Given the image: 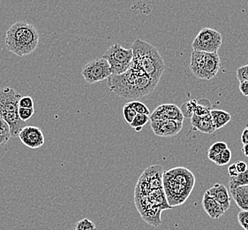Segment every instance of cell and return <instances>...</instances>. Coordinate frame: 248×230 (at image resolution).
Wrapping results in <instances>:
<instances>
[{"mask_svg":"<svg viewBox=\"0 0 248 230\" xmlns=\"http://www.w3.org/2000/svg\"><path fill=\"white\" fill-rule=\"evenodd\" d=\"M109 90L125 100H137L153 93L158 84L142 72L130 66L119 75H110L107 79Z\"/></svg>","mask_w":248,"mask_h":230,"instance_id":"6da1fadb","label":"cell"},{"mask_svg":"<svg viewBox=\"0 0 248 230\" xmlns=\"http://www.w3.org/2000/svg\"><path fill=\"white\" fill-rule=\"evenodd\" d=\"M195 176L186 167H174L163 174V189L170 207L183 205L193 192Z\"/></svg>","mask_w":248,"mask_h":230,"instance_id":"7a4b0ae2","label":"cell"},{"mask_svg":"<svg viewBox=\"0 0 248 230\" xmlns=\"http://www.w3.org/2000/svg\"><path fill=\"white\" fill-rule=\"evenodd\" d=\"M131 49L133 50L131 66L148 75L158 84L164 75L165 63L157 48L146 41L136 39Z\"/></svg>","mask_w":248,"mask_h":230,"instance_id":"3957f363","label":"cell"},{"mask_svg":"<svg viewBox=\"0 0 248 230\" xmlns=\"http://www.w3.org/2000/svg\"><path fill=\"white\" fill-rule=\"evenodd\" d=\"M40 35L35 27L26 21H17L5 33L6 49L19 57L30 55L38 46Z\"/></svg>","mask_w":248,"mask_h":230,"instance_id":"277c9868","label":"cell"},{"mask_svg":"<svg viewBox=\"0 0 248 230\" xmlns=\"http://www.w3.org/2000/svg\"><path fill=\"white\" fill-rule=\"evenodd\" d=\"M221 60L217 52H204L193 50L191 54L190 70L198 79L211 80L217 75Z\"/></svg>","mask_w":248,"mask_h":230,"instance_id":"5b68a950","label":"cell"},{"mask_svg":"<svg viewBox=\"0 0 248 230\" xmlns=\"http://www.w3.org/2000/svg\"><path fill=\"white\" fill-rule=\"evenodd\" d=\"M103 58L108 61L111 75H119L128 70L133 60L132 49H125L114 44L105 51Z\"/></svg>","mask_w":248,"mask_h":230,"instance_id":"8992f818","label":"cell"},{"mask_svg":"<svg viewBox=\"0 0 248 230\" xmlns=\"http://www.w3.org/2000/svg\"><path fill=\"white\" fill-rule=\"evenodd\" d=\"M163 167L154 165L148 167L140 177L135 189V197H145L155 190L163 188Z\"/></svg>","mask_w":248,"mask_h":230,"instance_id":"52a82bcc","label":"cell"},{"mask_svg":"<svg viewBox=\"0 0 248 230\" xmlns=\"http://www.w3.org/2000/svg\"><path fill=\"white\" fill-rule=\"evenodd\" d=\"M223 44V36L217 30L204 28L195 36L192 48L195 51L217 52Z\"/></svg>","mask_w":248,"mask_h":230,"instance_id":"ba28073f","label":"cell"},{"mask_svg":"<svg viewBox=\"0 0 248 230\" xmlns=\"http://www.w3.org/2000/svg\"><path fill=\"white\" fill-rule=\"evenodd\" d=\"M81 75L89 84H93L108 79L111 74L108 61L104 58H101L87 63L82 68Z\"/></svg>","mask_w":248,"mask_h":230,"instance_id":"9c48e42d","label":"cell"},{"mask_svg":"<svg viewBox=\"0 0 248 230\" xmlns=\"http://www.w3.org/2000/svg\"><path fill=\"white\" fill-rule=\"evenodd\" d=\"M134 200L137 210L146 222L154 227L161 225V214L163 211L160 210L153 204H151L146 196L134 197Z\"/></svg>","mask_w":248,"mask_h":230,"instance_id":"30bf717a","label":"cell"},{"mask_svg":"<svg viewBox=\"0 0 248 230\" xmlns=\"http://www.w3.org/2000/svg\"><path fill=\"white\" fill-rule=\"evenodd\" d=\"M21 97L20 93L9 87L0 90V116L18 112L19 101Z\"/></svg>","mask_w":248,"mask_h":230,"instance_id":"8fae6325","label":"cell"},{"mask_svg":"<svg viewBox=\"0 0 248 230\" xmlns=\"http://www.w3.org/2000/svg\"><path fill=\"white\" fill-rule=\"evenodd\" d=\"M18 137L20 142L30 149H38L45 144V135L40 128L34 126H26Z\"/></svg>","mask_w":248,"mask_h":230,"instance_id":"7c38bea8","label":"cell"},{"mask_svg":"<svg viewBox=\"0 0 248 230\" xmlns=\"http://www.w3.org/2000/svg\"><path fill=\"white\" fill-rule=\"evenodd\" d=\"M154 134L160 137H171L178 135L183 128V122L177 120H150Z\"/></svg>","mask_w":248,"mask_h":230,"instance_id":"4fadbf2b","label":"cell"},{"mask_svg":"<svg viewBox=\"0 0 248 230\" xmlns=\"http://www.w3.org/2000/svg\"><path fill=\"white\" fill-rule=\"evenodd\" d=\"M177 120L183 122L180 107L174 104H163L157 106L149 116V120Z\"/></svg>","mask_w":248,"mask_h":230,"instance_id":"5bb4252c","label":"cell"},{"mask_svg":"<svg viewBox=\"0 0 248 230\" xmlns=\"http://www.w3.org/2000/svg\"><path fill=\"white\" fill-rule=\"evenodd\" d=\"M210 197H212L219 205L223 207L225 212L230 209L231 206V196L225 186L221 183H216L213 187L206 191Z\"/></svg>","mask_w":248,"mask_h":230,"instance_id":"9a60e30c","label":"cell"},{"mask_svg":"<svg viewBox=\"0 0 248 230\" xmlns=\"http://www.w3.org/2000/svg\"><path fill=\"white\" fill-rule=\"evenodd\" d=\"M190 119H191V124L193 127V130H196L201 133L209 134V135L216 131V128L210 115L203 116V117L193 115Z\"/></svg>","mask_w":248,"mask_h":230,"instance_id":"2e32d148","label":"cell"},{"mask_svg":"<svg viewBox=\"0 0 248 230\" xmlns=\"http://www.w3.org/2000/svg\"><path fill=\"white\" fill-rule=\"evenodd\" d=\"M202 207L206 214L212 220H218L221 216H223L226 212L223 210V207L219 205L212 197L205 192L202 198Z\"/></svg>","mask_w":248,"mask_h":230,"instance_id":"e0dca14e","label":"cell"},{"mask_svg":"<svg viewBox=\"0 0 248 230\" xmlns=\"http://www.w3.org/2000/svg\"><path fill=\"white\" fill-rule=\"evenodd\" d=\"M229 193L239 209L248 211V185L230 189Z\"/></svg>","mask_w":248,"mask_h":230,"instance_id":"ac0fdd59","label":"cell"},{"mask_svg":"<svg viewBox=\"0 0 248 230\" xmlns=\"http://www.w3.org/2000/svg\"><path fill=\"white\" fill-rule=\"evenodd\" d=\"M146 197H148V199L150 201L151 204H153L155 207H157L161 211L172 209V207H170L167 202L166 196L163 188L151 191Z\"/></svg>","mask_w":248,"mask_h":230,"instance_id":"d6986e66","label":"cell"},{"mask_svg":"<svg viewBox=\"0 0 248 230\" xmlns=\"http://www.w3.org/2000/svg\"><path fill=\"white\" fill-rule=\"evenodd\" d=\"M210 115L213 120L216 130L222 129L226 124H228L232 120V115L226 111L212 109L210 112Z\"/></svg>","mask_w":248,"mask_h":230,"instance_id":"ffe728a7","label":"cell"},{"mask_svg":"<svg viewBox=\"0 0 248 230\" xmlns=\"http://www.w3.org/2000/svg\"><path fill=\"white\" fill-rule=\"evenodd\" d=\"M248 185V167L247 170L238 174L235 177H230L229 180V189L238 188L240 186Z\"/></svg>","mask_w":248,"mask_h":230,"instance_id":"44dd1931","label":"cell"},{"mask_svg":"<svg viewBox=\"0 0 248 230\" xmlns=\"http://www.w3.org/2000/svg\"><path fill=\"white\" fill-rule=\"evenodd\" d=\"M209 160L214 162L216 165H217L218 166L227 165L232 160V150L227 148V149L223 150L220 154H217V155L210 157Z\"/></svg>","mask_w":248,"mask_h":230,"instance_id":"7402d4cb","label":"cell"},{"mask_svg":"<svg viewBox=\"0 0 248 230\" xmlns=\"http://www.w3.org/2000/svg\"><path fill=\"white\" fill-rule=\"evenodd\" d=\"M149 121V115H140L137 114L136 116L134 117V120L132 121V123L130 126L134 129L136 132H140L141 130L143 129L144 126L146 125Z\"/></svg>","mask_w":248,"mask_h":230,"instance_id":"603a6c76","label":"cell"},{"mask_svg":"<svg viewBox=\"0 0 248 230\" xmlns=\"http://www.w3.org/2000/svg\"><path fill=\"white\" fill-rule=\"evenodd\" d=\"M198 101L196 99H191L186 103H184L182 106L180 107V111L183 115L184 118H191L192 115H194V110L196 108Z\"/></svg>","mask_w":248,"mask_h":230,"instance_id":"cb8c5ba5","label":"cell"},{"mask_svg":"<svg viewBox=\"0 0 248 230\" xmlns=\"http://www.w3.org/2000/svg\"><path fill=\"white\" fill-rule=\"evenodd\" d=\"M211 110H212V108L209 105V101L207 102V104H204V103H202V101H199L196 105V108L194 110V115L200 116V117H203V116L210 115Z\"/></svg>","mask_w":248,"mask_h":230,"instance_id":"d4e9b609","label":"cell"},{"mask_svg":"<svg viewBox=\"0 0 248 230\" xmlns=\"http://www.w3.org/2000/svg\"><path fill=\"white\" fill-rule=\"evenodd\" d=\"M75 230H96V226L92 220L85 218L76 222Z\"/></svg>","mask_w":248,"mask_h":230,"instance_id":"484cf974","label":"cell"},{"mask_svg":"<svg viewBox=\"0 0 248 230\" xmlns=\"http://www.w3.org/2000/svg\"><path fill=\"white\" fill-rule=\"evenodd\" d=\"M128 104H129L130 106H131L137 114L149 115H149H150L149 108L146 106V105H144L143 103H141V102H140V101H130Z\"/></svg>","mask_w":248,"mask_h":230,"instance_id":"4316f807","label":"cell"},{"mask_svg":"<svg viewBox=\"0 0 248 230\" xmlns=\"http://www.w3.org/2000/svg\"><path fill=\"white\" fill-rule=\"evenodd\" d=\"M228 146L227 144L224 142H217L209 147L208 155H216V154H220L223 150L227 149Z\"/></svg>","mask_w":248,"mask_h":230,"instance_id":"83f0119b","label":"cell"},{"mask_svg":"<svg viewBox=\"0 0 248 230\" xmlns=\"http://www.w3.org/2000/svg\"><path fill=\"white\" fill-rule=\"evenodd\" d=\"M123 117H124V120L128 123L131 124L132 121L134 120V117L137 115V113L130 106L129 104H125L123 106Z\"/></svg>","mask_w":248,"mask_h":230,"instance_id":"f1b7e54d","label":"cell"},{"mask_svg":"<svg viewBox=\"0 0 248 230\" xmlns=\"http://www.w3.org/2000/svg\"><path fill=\"white\" fill-rule=\"evenodd\" d=\"M35 114V109L34 108H22V107H19L18 109V115L20 118V120L23 121H27L30 120L33 115Z\"/></svg>","mask_w":248,"mask_h":230,"instance_id":"f546056e","label":"cell"},{"mask_svg":"<svg viewBox=\"0 0 248 230\" xmlns=\"http://www.w3.org/2000/svg\"><path fill=\"white\" fill-rule=\"evenodd\" d=\"M239 225L245 230H248V211L241 210L238 214Z\"/></svg>","mask_w":248,"mask_h":230,"instance_id":"4dcf8cb0","label":"cell"},{"mask_svg":"<svg viewBox=\"0 0 248 230\" xmlns=\"http://www.w3.org/2000/svg\"><path fill=\"white\" fill-rule=\"evenodd\" d=\"M236 75L239 82L244 81H248V65L238 67L236 71Z\"/></svg>","mask_w":248,"mask_h":230,"instance_id":"1f68e13d","label":"cell"},{"mask_svg":"<svg viewBox=\"0 0 248 230\" xmlns=\"http://www.w3.org/2000/svg\"><path fill=\"white\" fill-rule=\"evenodd\" d=\"M19 107L22 108H34V100L30 96L21 97L19 101Z\"/></svg>","mask_w":248,"mask_h":230,"instance_id":"d6a6232c","label":"cell"},{"mask_svg":"<svg viewBox=\"0 0 248 230\" xmlns=\"http://www.w3.org/2000/svg\"><path fill=\"white\" fill-rule=\"evenodd\" d=\"M239 90L245 97H248V81L239 82Z\"/></svg>","mask_w":248,"mask_h":230,"instance_id":"836d02e7","label":"cell"},{"mask_svg":"<svg viewBox=\"0 0 248 230\" xmlns=\"http://www.w3.org/2000/svg\"><path fill=\"white\" fill-rule=\"evenodd\" d=\"M236 168L238 170V174L240 173H243L245 171L248 169V165H247V163H245L244 161H238L236 164Z\"/></svg>","mask_w":248,"mask_h":230,"instance_id":"e575fe53","label":"cell"},{"mask_svg":"<svg viewBox=\"0 0 248 230\" xmlns=\"http://www.w3.org/2000/svg\"><path fill=\"white\" fill-rule=\"evenodd\" d=\"M10 138V135H6V134L0 132V147L3 146V145H6Z\"/></svg>","mask_w":248,"mask_h":230,"instance_id":"d590c367","label":"cell"},{"mask_svg":"<svg viewBox=\"0 0 248 230\" xmlns=\"http://www.w3.org/2000/svg\"><path fill=\"white\" fill-rule=\"evenodd\" d=\"M229 175L230 177H235L238 175V170L236 168V165L232 164V165H230L228 168Z\"/></svg>","mask_w":248,"mask_h":230,"instance_id":"8d00e7d4","label":"cell"},{"mask_svg":"<svg viewBox=\"0 0 248 230\" xmlns=\"http://www.w3.org/2000/svg\"><path fill=\"white\" fill-rule=\"evenodd\" d=\"M241 142L243 145L248 144V126L243 130L241 134Z\"/></svg>","mask_w":248,"mask_h":230,"instance_id":"74e56055","label":"cell"},{"mask_svg":"<svg viewBox=\"0 0 248 230\" xmlns=\"http://www.w3.org/2000/svg\"><path fill=\"white\" fill-rule=\"evenodd\" d=\"M242 152H243L244 155L246 156L247 158H248V144L243 145V147H242Z\"/></svg>","mask_w":248,"mask_h":230,"instance_id":"f35d334b","label":"cell"}]
</instances>
